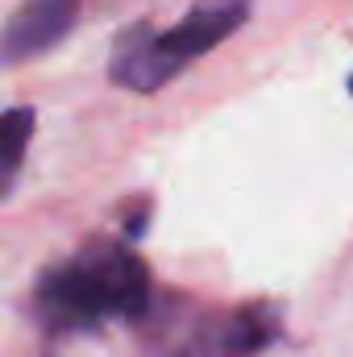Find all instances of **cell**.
I'll return each instance as SVG.
<instances>
[{
    "label": "cell",
    "instance_id": "5",
    "mask_svg": "<svg viewBox=\"0 0 353 357\" xmlns=\"http://www.w3.org/2000/svg\"><path fill=\"white\" fill-rule=\"evenodd\" d=\"M38 129V112L25 108V104H13L0 121V154H4V167H0V178H4V199L13 195V183L21 175V162H25V146Z\"/></svg>",
    "mask_w": 353,
    "mask_h": 357
},
{
    "label": "cell",
    "instance_id": "1",
    "mask_svg": "<svg viewBox=\"0 0 353 357\" xmlns=\"http://www.w3.org/2000/svg\"><path fill=\"white\" fill-rule=\"evenodd\" d=\"M150 307V266L125 241H88L42 270L33 312L46 333H100Z\"/></svg>",
    "mask_w": 353,
    "mask_h": 357
},
{
    "label": "cell",
    "instance_id": "3",
    "mask_svg": "<svg viewBox=\"0 0 353 357\" xmlns=\"http://www.w3.org/2000/svg\"><path fill=\"white\" fill-rule=\"evenodd\" d=\"M283 337V307L278 303H241L200 320V328L175 349V357H258Z\"/></svg>",
    "mask_w": 353,
    "mask_h": 357
},
{
    "label": "cell",
    "instance_id": "6",
    "mask_svg": "<svg viewBox=\"0 0 353 357\" xmlns=\"http://www.w3.org/2000/svg\"><path fill=\"white\" fill-rule=\"evenodd\" d=\"M350 96H353V75H350Z\"/></svg>",
    "mask_w": 353,
    "mask_h": 357
},
{
    "label": "cell",
    "instance_id": "4",
    "mask_svg": "<svg viewBox=\"0 0 353 357\" xmlns=\"http://www.w3.org/2000/svg\"><path fill=\"white\" fill-rule=\"evenodd\" d=\"M80 25V0H25L4 25V67L54 50Z\"/></svg>",
    "mask_w": 353,
    "mask_h": 357
},
{
    "label": "cell",
    "instance_id": "2",
    "mask_svg": "<svg viewBox=\"0 0 353 357\" xmlns=\"http://www.w3.org/2000/svg\"><path fill=\"white\" fill-rule=\"evenodd\" d=\"M246 21H250V0H191V8L171 29L133 21L112 38L108 84L133 96H154L171 79H179L195 59L212 54L225 38H233Z\"/></svg>",
    "mask_w": 353,
    "mask_h": 357
}]
</instances>
